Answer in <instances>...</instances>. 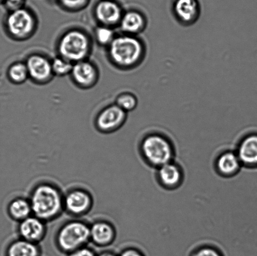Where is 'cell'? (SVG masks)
<instances>
[{
	"mask_svg": "<svg viewBox=\"0 0 257 256\" xmlns=\"http://www.w3.org/2000/svg\"><path fill=\"white\" fill-rule=\"evenodd\" d=\"M29 199L32 214L45 222L57 219L64 210V195L59 187L49 182L35 185Z\"/></svg>",
	"mask_w": 257,
	"mask_h": 256,
	"instance_id": "obj_1",
	"label": "cell"
},
{
	"mask_svg": "<svg viewBox=\"0 0 257 256\" xmlns=\"http://www.w3.org/2000/svg\"><path fill=\"white\" fill-rule=\"evenodd\" d=\"M63 9L69 12L80 11L86 7L89 0H58Z\"/></svg>",
	"mask_w": 257,
	"mask_h": 256,
	"instance_id": "obj_25",
	"label": "cell"
},
{
	"mask_svg": "<svg viewBox=\"0 0 257 256\" xmlns=\"http://www.w3.org/2000/svg\"><path fill=\"white\" fill-rule=\"evenodd\" d=\"M119 26L124 34L135 36L145 30L146 21L139 13L128 12L123 14Z\"/></svg>",
	"mask_w": 257,
	"mask_h": 256,
	"instance_id": "obj_15",
	"label": "cell"
},
{
	"mask_svg": "<svg viewBox=\"0 0 257 256\" xmlns=\"http://www.w3.org/2000/svg\"><path fill=\"white\" fill-rule=\"evenodd\" d=\"M194 256H221V255L215 249L207 247H203L202 249L198 250Z\"/></svg>",
	"mask_w": 257,
	"mask_h": 256,
	"instance_id": "obj_28",
	"label": "cell"
},
{
	"mask_svg": "<svg viewBox=\"0 0 257 256\" xmlns=\"http://www.w3.org/2000/svg\"><path fill=\"white\" fill-rule=\"evenodd\" d=\"M70 75L75 85L82 89L94 87L99 79L96 65L88 59L75 63Z\"/></svg>",
	"mask_w": 257,
	"mask_h": 256,
	"instance_id": "obj_10",
	"label": "cell"
},
{
	"mask_svg": "<svg viewBox=\"0 0 257 256\" xmlns=\"http://www.w3.org/2000/svg\"><path fill=\"white\" fill-rule=\"evenodd\" d=\"M115 104L125 112L133 111L137 107L138 99L131 93L125 92L118 95L115 99Z\"/></svg>",
	"mask_w": 257,
	"mask_h": 256,
	"instance_id": "obj_24",
	"label": "cell"
},
{
	"mask_svg": "<svg viewBox=\"0 0 257 256\" xmlns=\"http://www.w3.org/2000/svg\"><path fill=\"white\" fill-rule=\"evenodd\" d=\"M10 12L24 7L25 0H3Z\"/></svg>",
	"mask_w": 257,
	"mask_h": 256,
	"instance_id": "obj_27",
	"label": "cell"
},
{
	"mask_svg": "<svg viewBox=\"0 0 257 256\" xmlns=\"http://www.w3.org/2000/svg\"><path fill=\"white\" fill-rule=\"evenodd\" d=\"M236 154L241 164L248 167H257V135L246 137L239 145Z\"/></svg>",
	"mask_w": 257,
	"mask_h": 256,
	"instance_id": "obj_14",
	"label": "cell"
},
{
	"mask_svg": "<svg viewBox=\"0 0 257 256\" xmlns=\"http://www.w3.org/2000/svg\"><path fill=\"white\" fill-rule=\"evenodd\" d=\"M18 232L21 239L39 244L46 235V222L32 215L19 222Z\"/></svg>",
	"mask_w": 257,
	"mask_h": 256,
	"instance_id": "obj_12",
	"label": "cell"
},
{
	"mask_svg": "<svg viewBox=\"0 0 257 256\" xmlns=\"http://www.w3.org/2000/svg\"><path fill=\"white\" fill-rule=\"evenodd\" d=\"M97 256H117L115 255L114 253L110 251L103 252L100 253V254L97 255Z\"/></svg>",
	"mask_w": 257,
	"mask_h": 256,
	"instance_id": "obj_30",
	"label": "cell"
},
{
	"mask_svg": "<svg viewBox=\"0 0 257 256\" xmlns=\"http://www.w3.org/2000/svg\"><path fill=\"white\" fill-rule=\"evenodd\" d=\"M182 176L180 168L171 162L159 167V180L161 184L167 188H175L180 185Z\"/></svg>",
	"mask_w": 257,
	"mask_h": 256,
	"instance_id": "obj_16",
	"label": "cell"
},
{
	"mask_svg": "<svg viewBox=\"0 0 257 256\" xmlns=\"http://www.w3.org/2000/svg\"><path fill=\"white\" fill-rule=\"evenodd\" d=\"M241 165L237 154L232 152L223 153L216 160V169L223 176H232L236 174Z\"/></svg>",
	"mask_w": 257,
	"mask_h": 256,
	"instance_id": "obj_17",
	"label": "cell"
},
{
	"mask_svg": "<svg viewBox=\"0 0 257 256\" xmlns=\"http://www.w3.org/2000/svg\"><path fill=\"white\" fill-rule=\"evenodd\" d=\"M39 244L27 241L20 238L10 245L7 256H40Z\"/></svg>",
	"mask_w": 257,
	"mask_h": 256,
	"instance_id": "obj_18",
	"label": "cell"
},
{
	"mask_svg": "<svg viewBox=\"0 0 257 256\" xmlns=\"http://www.w3.org/2000/svg\"><path fill=\"white\" fill-rule=\"evenodd\" d=\"M94 204L90 193L80 188L69 190L64 195V210L75 217H81L90 212Z\"/></svg>",
	"mask_w": 257,
	"mask_h": 256,
	"instance_id": "obj_8",
	"label": "cell"
},
{
	"mask_svg": "<svg viewBox=\"0 0 257 256\" xmlns=\"http://www.w3.org/2000/svg\"><path fill=\"white\" fill-rule=\"evenodd\" d=\"M115 229L107 220H97L90 225V241L99 247L108 246L114 241Z\"/></svg>",
	"mask_w": 257,
	"mask_h": 256,
	"instance_id": "obj_13",
	"label": "cell"
},
{
	"mask_svg": "<svg viewBox=\"0 0 257 256\" xmlns=\"http://www.w3.org/2000/svg\"><path fill=\"white\" fill-rule=\"evenodd\" d=\"M94 13L99 25L112 29L119 26L123 15L119 5L113 0H100L95 5Z\"/></svg>",
	"mask_w": 257,
	"mask_h": 256,
	"instance_id": "obj_11",
	"label": "cell"
},
{
	"mask_svg": "<svg viewBox=\"0 0 257 256\" xmlns=\"http://www.w3.org/2000/svg\"><path fill=\"white\" fill-rule=\"evenodd\" d=\"M90 241V225L81 220H71L60 227L55 236L60 251L67 254L82 247Z\"/></svg>",
	"mask_w": 257,
	"mask_h": 256,
	"instance_id": "obj_4",
	"label": "cell"
},
{
	"mask_svg": "<svg viewBox=\"0 0 257 256\" xmlns=\"http://www.w3.org/2000/svg\"><path fill=\"white\" fill-rule=\"evenodd\" d=\"M94 37L98 44L107 48L111 44L116 35L112 28L99 25L94 30Z\"/></svg>",
	"mask_w": 257,
	"mask_h": 256,
	"instance_id": "obj_22",
	"label": "cell"
},
{
	"mask_svg": "<svg viewBox=\"0 0 257 256\" xmlns=\"http://www.w3.org/2000/svg\"><path fill=\"white\" fill-rule=\"evenodd\" d=\"M8 77L12 83L20 85L29 79V72L25 62H18L13 64L8 70Z\"/></svg>",
	"mask_w": 257,
	"mask_h": 256,
	"instance_id": "obj_21",
	"label": "cell"
},
{
	"mask_svg": "<svg viewBox=\"0 0 257 256\" xmlns=\"http://www.w3.org/2000/svg\"><path fill=\"white\" fill-rule=\"evenodd\" d=\"M9 212L10 217L19 222L27 219L33 215L29 199L20 197L13 200L9 206Z\"/></svg>",
	"mask_w": 257,
	"mask_h": 256,
	"instance_id": "obj_20",
	"label": "cell"
},
{
	"mask_svg": "<svg viewBox=\"0 0 257 256\" xmlns=\"http://www.w3.org/2000/svg\"><path fill=\"white\" fill-rule=\"evenodd\" d=\"M0 1H3V0H0Z\"/></svg>",
	"mask_w": 257,
	"mask_h": 256,
	"instance_id": "obj_31",
	"label": "cell"
},
{
	"mask_svg": "<svg viewBox=\"0 0 257 256\" xmlns=\"http://www.w3.org/2000/svg\"><path fill=\"white\" fill-rule=\"evenodd\" d=\"M92 49L89 35L80 29L68 30L57 44L59 56L72 64L88 59Z\"/></svg>",
	"mask_w": 257,
	"mask_h": 256,
	"instance_id": "obj_3",
	"label": "cell"
},
{
	"mask_svg": "<svg viewBox=\"0 0 257 256\" xmlns=\"http://www.w3.org/2000/svg\"><path fill=\"white\" fill-rule=\"evenodd\" d=\"M127 113L115 104L108 105L100 111L95 120V126L103 134L116 131L124 124Z\"/></svg>",
	"mask_w": 257,
	"mask_h": 256,
	"instance_id": "obj_7",
	"label": "cell"
},
{
	"mask_svg": "<svg viewBox=\"0 0 257 256\" xmlns=\"http://www.w3.org/2000/svg\"><path fill=\"white\" fill-rule=\"evenodd\" d=\"M37 20L33 13L23 7L11 11L6 20L10 37L19 41L30 39L37 29Z\"/></svg>",
	"mask_w": 257,
	"mask_h": 256,
	"instance_id": "obj_5",
	"label": "cell"
},
{
	"mask_svg": "<svg viewBox=\"0 0 257 256\" xmlns=\"http://www.w3.org/2000/svg\"><path fill=\"white\" fill-rule=\"evenodd\" d=\"M52 69L54 76L64 77L70 75L74 64L58 56L51 60Z\"/></svg>",
	"mask_w": 257,
	"mask_h": 256,
	"instance_id": "obj_23",
	"label": "cell"
},
{
	"mask_svg": "<svg viewBox=\"0 0 257 256\" xmlns=\"http://www.w3.org/2000/svg\"><path fill=\"white\" fill-rule=\"evenodd\" d=\"M119 256H143L138 250L135 249H127L121 252Z\"/></svg>",
	"mask_w": 257,
	"mask_h": 256,
	"instance_id": "obj_29",
	"label": "cell"
},
{
	"mask_svg": "<svg viewBox=\"0 0 257 256\" xmlns=\"http://www.w3.org/2000/svg\"><path fill=\"white\" fill-rule=\"evenodd\" d=\"M175 12L178 19L184 24H191L197 18L198 5L195 0H178Z\"/></svg>",
	"mask_w": 257,
	"mask_h": 256,
	"instance_id": "obj_19",
	"label": "cell"
},
{
	"mask_svg": "<svg viewBox=\"0 0 257 256\" xmlns=\"http://www.w3.org/2000/svg\"><path fill=\"white\" fill-rule=\"evenodd\" d=\"M144 47L140 40L133 35H116L107 47L108 57L113 65L121 69L135 67L144 55Z\"/></svg>",
	"mask_w": 257,
	"mask_h": 256,
	"instance_id": "obj_2",
	"label": "cell"
},
{
	"mask_svg": "<svg viewBox=\"0 0 257 256\" xmlns=\"http://www.w3.org/2000/svg\"><path fill=\"white\" fill-rule=\"evenodd\" d=\"M29 72V79L37 84H46L54 77L51 60L42 54H32L25 62Z\"/></svg>",
	"mask_w": 257,
	"mask_h": 256,
	"instance_id": "obj_9",
	"label": "cell"
},
{
	"mask_svg": "<svg viewBox=\"0 0 257 256\" xmlns=\"http://www.w3.org/2000/svg\"><path fill=\"white\" fill-rule=\"evenodd\" d=\"M67 256H97L94 250L90 249V247L86 246L79 248L72 252L67 254Z\"/></svg>",
	"mask_w": 257,
	"mask_h": 256,
	"instance_id": "obj_26",
	"label": "cell"
},
{
	"mask_svg": "<svg viewBox=\"0 0 257 256\" xmlns=\"http://www.w3.org/2000/svg\"><path fill=\"white\" fill-rule=\"evenodd\" d=\"M141 151L148 163L158 167L171 162L174 156L170 142L160 135L146 137L141 144Z\"/></svg>",
	"mask_w": 257,
	"mask_h": 256,
	"instance_id": "obj_6",
	"label": "cell"
}]
</instances>
